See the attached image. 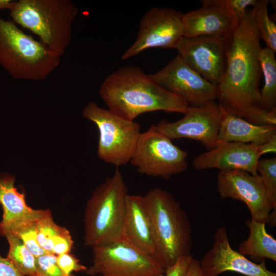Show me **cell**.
Here are the masks:
<instances>
[{
    "mask_svg": "<svg viewBox=\"0 0 276 276\" xmlns=\"http://www.w3.org/2000/svg\"><path fill=\"white\" fill-rule=\"evenodd\" d=\"M226 62L216 85V100L225 111L256 125H276V109L260 106L262 75L259 56L260 37L251 11H247L236 27L224 36Z\"/></svg>",
    "mask_w": 276,
    "mask_h": 276,
    "instance_id": "cell-1",
    "label": "cell"
},
{
    "mask_svg": "<svg viewBox=\"0 0 276 276\" xmlns=\"http://www.w3.org/2000/svg\"><path fill=\"white\" fill-rule=\"evenodd\" d=\"M99 95L108 109L130 121L158 110L185 114L189 107L133 65L121 67L108 75L100 87Z\"/></svg>",
    "mask_w": 276,
    "mask_h": 276,
    "instance_id": "cell-2",
    "label": "cell"
},
{
    "mask_svg": "<svg viewBox=\"0 0 276 276\" xmlns=\"http://www.w3.org/2000/svg\"><path fill=\"white\" fill-rule=\"evenodd\" d=\"M151 219L154 258L166 270L191 254L193 240L188 215L168 192L160 188L143 196Z\"/></svg>",
    "mask_w": 276,
    "mask_h": 276,
    "instance_id": "cell-3",
    "label": "cell"
},
{
    "mask_svg": "<svg viewBox=\"0 0 276 276\" xmlns=\"http://www.w3.org/2000/svg\"><path fill=\"white\" fill-rule=\"evenodd\" d=\"M128 194L118 169L96 188L84 211L85 246L108 245L122 238Z\"/></svg>",
    "mask_w": 276,
    "mask_h": 276,
    "instance_id": "cell-4",
    "label": "cell"
},
{
    "mask_svg": "<svg viewBox=\"0 0 276 276\" xmlns=\"http://www.w3.org/2000/svg\"><path fill=\"white\" fill-rule=\"evenodd\" d=\"M9 11L12 21L37 35L57 55H63L72 41V24L79 11L72 1H13Z\"/></svg>",
    "mask_w": 276,
    "mask_h": 276,
    "instance_id": "cell-5",
    "label": "cell"
},
{
    "mask_svg": "<svg viewBox=\"0 0 276 276\" xmlns=\"http://www.w3.org/2000/svg\"><path fill=\"white\" fill-rule=\"evenodd\" d=\"M60 58L13 21L0 17V65L13 78L44 80L59 65Z\"/></svg>",
    "mask_w": 276,
    "mask_h": 276,
    "instance_id": "cell-6",
    "label": "cell"
},
{
    "mask_svg": "<svg viewBox=\"0 0 276 276\" xmlns=\"http://www.w3.org/2000/svg\"><path fill=\"white\" fill-rule=\"evenodd\" d=\"M82 113L98 128L97 154L99 158L117 167L130 162L141 133L140 125L102 108L93 102H90Z\"/></svg>",
    "mask_w": 276,
    "mask_h": 276,
    "instance_id": "cell-7",
    "label": "cell"
},
{
    "mask_svg": "<svg viewBox=\"0 0 276 276\" xmlns=\"http://www.w3.org/2000/svg\"><path fill=\"white\" fill-rule=\"evenodd\" d=\"M93 248L89 276H165V270L152 256L141 251L123 235L119 241Z\"/></svg>",
    "mask_w": 276,
    "mask_h": 276,
    "instance_id": "cell-8",
    "label": "cell"
},
{
    "mask_svg": "<svg viewBox=\"0 0 276 276\" xmlns=\"http://www.w3.org/2000/svg\"><path fill=\"white\" fill-rule=\"evenodd\" d=\"M187 156L152 125L141 133L130 162L141 174L167 180L186 170Z\"/></svg>",
    "mask_w": 276,
    "mask_h": 276,
    "instance_id": "cell-9",
    "label": "cell"
},
{
    "mask_svg": "<svg viewBox=\"0 0 276 276\" xmlns=\"http://www.w3.org/2000/svg\"><path fill=\"white\" fill-rule=\"evenodd\" d=\"M182 13L168 8H152L142 17L137 37L123 54V60L151 48L175 49L183 37Z\"/></svg>",
    "mask_w": 276,
    "mask_h": 276,
    "instance_id": "cell-10",
    "label": "cell"
},
{
    "mask_svg": "<svg viewBox=\"0 0 276 276\" xmlns=\"http://www.w3.org/2000/svg\"><path fill=\"white\" fill-rule=\"evenodd\" d=\"M217 192L222 199L232 198L244 202L252 220L265 223L270 212L275 209L271 198L259 174L243 170L220 171L217 177Z\"/></svg>",
    "mask_w": 276,
    "mask_h": 276,
    "instance_id": "cell-11",
    "label": "cell"
},
{
    "mask_svg": "<svg viewBox=\"0 0 276 276\" xmlns=\"http://www.w3.org/2000/svg\"><path fill=\"white\" fill-rule=\"evenodd\" d=\"M149 76L189 106L200 107L216 101V85L194 71L178 55Z\"/></svg>",
    "mask_w": 276,
    "mask_h": 276,
    "instance_id": "cell-12",
    "label": "cell"
},
{
    "mask_svg": "<svg viewBox=\"0 0 276 276\" xmlns=\"http://www.w3.org/2000/svg\"><path fill=\"white\" fill-rule=\"evenodd\" d=\"M221 118L220 106L215 101L200 107L189 106L181 119L173 122L163 119L156 127L171 140H195L210 150L218 146Z\"/></svg>",
    "mask_w": 276,
    "mask_h": 276,
    "instance_id": "cell-13",
    "label": "cell"
},
{
    "mask_svg": "<svg viewBox=\"0 0 276 276\" xmlns=\"http://www.w3.org/2000/svg\"><path fill=\"white\" fill-rule=\"evenodd\" d=\"M175 49L192 69L212 84H218L226 62L224 37H182Z\"/></svg>",
    "mask_w": 276,
    "mask_h": 276,
    "instance_id": "cell-14",
    "label": "cell"
},
{
    "mask_svg": "<svg viewBox=\"0 0 276 276\" xmlns=\"http://www.w3.org/2000/svg\"><path fill=\"white\" fill-rule=\"evenodd\" d=\"M214 240L212 247L199 261L204 276H218L226 271L245 276H276L266 268L265 259L255 263L232 248L224 226L217 229Z\"/></svg>",
    "mask_w": 276,
    "mask_h": 276,
    "instance_id": "cell-15",
    "label": "cell"
},
{
    "mask_svg": "<svg viewBox=\"0 0 276 276\" xmlns=\"http://www.w3.org/2000/svg\"><path fill=\"white\" fill-rule=\"evenodd\" d=\"M201 8L182 14L183 37H224L238 21L226 0H203Z\"/></svg>",
    "mask_w": 276,
    "mask_h": 276,
    "instance_id": "cell-16",
    "label": "cell"
},
{
    "mask_svg": "<svg viewBox=\"0 0 276 276\" xmlns=\"http://www.w3.org/2000/svg\"><path fill=\"white\" fill-rule=\"evenodd\" d=\"M260 156L258 146L255 144L226 142L197 155L193 160L192 166L197 170H243L256 175Z\"/></svg>",
    "mask_w": 276,
    "mask_h": 276,
    "instance_id": "cell-17",
    "label": "cell"
},
{
    "mask_svg": "<svg viewBox=\"0 0 276 276\" xmlns=\"http://www.w3.org/2000/svg\"><path fill=\"white\" fill-rule=\"evenodd\" d=\"M14 177L10 175H0V204L3 210L0 235L3 236L16 226L36 222L48 211L29 207L24 194L18 192L14 187Z\"/></svg>",
    "mask_w": 276,
    "mask_h": 276,
    "instance_id": "cell-18",
    "label": "cell"
},
{
    "mask_svg": "<svg viewBox=\"0 0 276 276\" xmlns=\"http://www.w3.org/2000/svg\"><path fill=\"white\" fill-rule=\"evenodd\" d=\"M124 235L138 249L154 258L155 241L152 224L143 196L128 194Z\"/></svg>",
    "mask_w": 276,
    "mask_h": 276,
    "instance_id": "cell-19",
    "label": "cell"
},
{
    "mask_svg": "<svg viewBox=\"0 0 276 276\" xmlns=\"http://www.w3.org/2000/svg\"><path fill=\"white\" fill-rule=\"evenodd\" d=\"M220 108L218 145L226 142H239L258 146L276 137V125H256Z\"/></svg>",
    "mask_w": 276,
    "mask_h": 276,
    "instance_id": "cell-20",
    "label": "cell"
},
{
    "mask_svg": "<svg viewBox=\"0 0 276 276\" xmlns=\"http://www.w3.org/2000/svg\"><path fill=\"white\" fill-rule=\"evenodd\" d=\"M245 224L249 230L247 239L241 242L238 252L254 259H270L276 261V240L266 231L265 223L247 220Z\"/></svg>",
    "mask_w": 276,
    "mask_h": 276,
    "instance_id": "cell-21",
    "label": "cell"
},
{
    "mask_svg": "<svg viewBox=\"0 0 276 276\" xmlns=\"http://www.w3.org/2000/svg\"><path fill=\"white\" fill-rule=\"evenodd\" d=\"M274 52L265 47L259 53V59L264 77L260 90V106L266 112L276 109V60Z\"/></svg>",
    "mask_w": 276,
    "mask_h": 276,
    "instance_id": "cell-22",
    "label": "cell"
},
{
    "mask_svg": "<svg viewBox=\"0 0 276 276\" xmlns=\"http://www.w3.org/2000/svg\"><path fill=\"white\" fill-rule=\"evenodd\" d=\"M4 236L9 244L7 258L25 276H38L36 258L19 238L11 234Z\"/></svg>",
    "mask_w": 276,
    "mask_h": 276,
    "instance_id": "cell-23",
    "label": "cell"
},
{
    "mask_svg": "<svg viewBox=\"0 0 276 276\" xmlns=\"http://www.w3.org/2000/svg\"><path fill=\"white\" fill-rule=\"evenodd\" d=\"M269 1L256 0L251 10L260 39L266 44V47L276 52V25L269 17L268 5Z\"/></svg>",
    "mask_w": 276,
    "mask_h": 276,
    "instance_id": "cell-24",
    "label": "cell"
},
{
    "mask_svg": "<svg viewBox=\"0 0 276 276\" xmlns=\"http://www.w3.org/2000/svg\"><path fill=\"white\" fill-rule=\"evenodd\" d=\"M37 241L47 254L53 255L54 245L65 227L60 226L53 221L51 212L47 213L36 223Z\"/></svg>",
    "mask_w": 276,
    "mask_h": 276,
    "instance_id": "cell-25",
    "label": "cell"
},
{
    "mask_svg": "<svg viewBox=\"0 0 276 276\" xmlns=\"http://www.w3.org/2000/svg\"><path fill=\"white\" fill-rule=\"evenodd\" d=\"M36 222L17 225L11 228L5 234V235L7 234H11L21 240L27 248L36 258L47 254L40 247L37 242Z\"/></svg>",
    "mask_w": 276,
    "mask_h": 276,
    "instance_id": "cell-26",
    "label": "cell"
},
{
    "mask_svg": "<svg viewBox=\"0 0 276 276\" xmlns=\"http://www.w3.org/2000/svg\"><path fill=\"white\" fill-rule=\"evenodd\" d=\"M256 170L271 198L276 202V157L259 159Z\"/></svg>",
    "mask_w": 276,
    "mask_h": 276,
    "instance_id": "cell-27",
    "label": "cell"
},
{
    "mask_svg": "<svg viewBox=\"0 0 276 276\" xmlns=\"http://www.w3.org/2000/svg\"><path fill=\"white\" fill-rule=\"evenodd\" d=\"M36 268L38 276H75L67 275L58 267L56 256L46 254L36 258Z\"/></svg>",
    "mask_w": 276,
    "mask_h": 276,
    "instance_id": "cell-28",
    "label": "cell"
},
{
    "mask_svg": "<svg viewBox=\"0 0 276 276\" xmlns=\"http://www.w3.org/2000/svg\"><path fill=\"white\" fill-rule=\"evenodd\" d=\"M56 263L59 268L66 275H70L74 271H85L87 268L81 264L79 260L71 252L56 256Z\"/></svg>",
    "mask_w": 276,
    "mask_h": 276,
    "instance_id": "cell-29",
    "label": "cell"
},
{
    "mask_svg": "<svg viewBox=\"0 0 276 276\" xmlns=\"http://www.w3.org/2000/svg\"><path fill=\"white\" fill-rule=\"evenodd\" d=\"M193 259L191 254L181 257L165 270V276H186L188 268Z\"/></svg>",
    "mask_w": 276,
    "mask_h": 276,
    "instance_id": "cell-30",
    "label": "cell"
},
{
    "mask_svg": "<svg viewBox=\"0 0 276 276\" xmlns=\"http://www.w3.org/2000/svg\"><path fill=\"white\" fill-rule=\"evenodd\" d=\"M236 19L239 21L245 15L247 8L254 5L256 0H226Z\"/></svg>",
    "mask_w": 276,
    "mask_h": 276,
    "instance_id": "cell-31",
    "label": "cell"
},
{
    "mask_svg": "<svg viewBox=\"0 0 276 276\" xmlns=\"http://www.w3.org/2000/svg\"><path fill=\"white\" fill-rule=\"evenodd\" d=\"M0 276H25L7 257L0 256Z\"/></svg>",
    "mask_w": 276,
    "mask_h": 276,
    "instance_id": "cell-32",
    "label": "cell"
},
{
    "mask_svg": "<svg viewBox=\"0 0 276 276\" xmlns=\"http://www.w3.org/2000/svg\"><path fill=\"white\" fill-rule=\"evenodd\" d=\"M186 276H204L200 266L199 261L194 258L190 263Z\"/></svg>",
    "mask_w": 276,
    "mask_h": 276,
    "instance_id": "cell-33",
    "label": "cell"
},
{
    "mask_svg": "<svg viewBox=\"0 0 276 276\" xmlns=\"http://www.w3.org/2000/svg\"><path fill=\"white\" fill-rule=\"evenodd\" d=\"M261 155L276 151V137L272 138L268 142L258 146Z\"/></svg>",
    "mask_w": 276,
    "mask_h": 276,
    "instance_id": "cell-34",
    "label": "cell"
},
{
    "mask_svg": "<svg viewBox=\"0 0 276 276\" xmlns=\"http://www.w3.org/2000/svg\"><path fill=\"white\" fill-rule=\"evenodd\" d=\"M13 1L11 0H0V10L3 9L10 10Z\"/></svg>",
    "mask_w": 276,
    "mask_h": 276,
    "instance_id": "cell-35",
    "label": "cell"
},
{
    "mask_svg": "<svg viewBox=\"0 0 276 276\" xmlns=\"http://www.w3.org/2000/svg\"><path fill=\"white\" fill-rule=\"evenodd\" d=\"M97 276H101V275H97Z\"/></svg>",
    "mask_w": 276,
    "mask_h": 276,
    "instance_id": "cell-36",
    "label": "cell"
}]
</instances>
